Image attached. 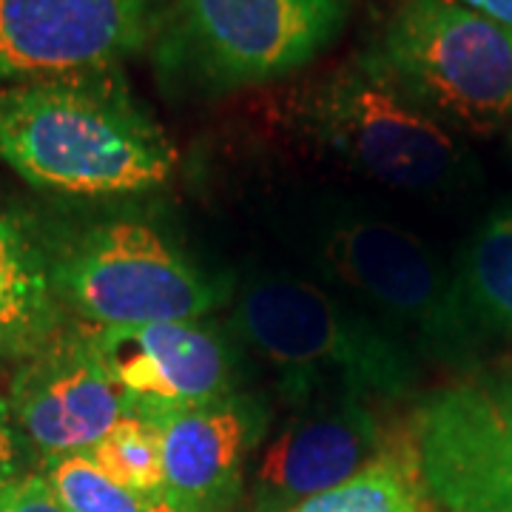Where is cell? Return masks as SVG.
I'll return each mask as SVG.
<instances>
[{
	"label": "cell",
	"mask_w": 512,
	"mask_h": 512,
	"mask_svg": "<svg viewBox=\"0 0 512 512\" xmlns=\"http://www.w3.org/2000/svg\"><path fill=\"white\" fill-rule=\"evenodd\" d=\"M0 160L26 183L77 194H137L171 180L177 148L120 69L0 86Z\"/></svg>",
	"instance_id": "1"
},
{
	"label": "cell",
	"mask_w": 512,
	"mask_h": 512,
	"mask_svg": "<svg viewBox=\"0 0 512 512\" xmlns=\"http://www.w3.org/2000/svg\"><path fill=\"white\" fill-rule=\"evenodd\" d=\"M288 234L330 291L416 356L450 367L476 362L484 339L464 308L458 276L402 222L328 197L293 211Z\"/></svg>",
	"instance_id": "2"
},
{
	"label": "cell",
	"mask_w": 512,
	"mask_h": 512,
	"mask_svg": "<svg viewBox=\"0 0 512 512\" xmlns=\"http://www.w3.org/2000/svg\"><path fill=\"white\" fill-rule=\"evenodd\" d=\"M239 345L274 367L293 402L359 396L399 402L419 384L416 353L322 282L285 271L248 276L234 299Z\"/></svg>",
	"instance_id": "3"
},
{
	"label": "cell",
	"mask_w": 512,
	"mask_h": 512,
	"mask_svg": "<svg viewBox=\"0 0 512 512\" xmlns=\"http://www.w3.org/2000/svg\"><path fill=\"white\" fill-rule=\"evenodd\" d=\"M348 12L350 0H171L151 55L174 92L231 94L305 69Z\"/></svg>",
	"instance_id": "4"
},
{
	"label": "cell",
	"mask_w": 512,
	"mask_h": 512,
	"mask_svg": "<svg viewBox=\"0 0 512 512\" xmlns=\"http://www.w3.org/2000/svg\"><path fill=\"white\" fill-rule=\"evenodd\" d=\"M305 123L348 168L393 191L439 197L473 174L456 131L404 92L370 52L313 86Z\"/></svg>",
	"instance_id": "5"
},
{
	"label": "cell",
	"mask_w": 512,
	"mask_h": 512,
	"mask_svg": "<svg viewBox=\"0 0 512 512\" xmlns=\"http://www.w3.org/2000/svg\"><path fill=\"white\" fill-rule=\"evenodd\" d=\"M370 55L444 126L512 123V29L464 3L399 0Z\"/></svg>",
	"instance_id": "6"
},
{
	"label": "cell",
	"mask_w": 512,
	"mask_h": 512,
	"mask_svg": "<svg viewBox=\"0 0 512 512\" xmlns=\"http://www.w3.org/2000/svg\"><path fill=\"white\" fill-rule=\"evenodd\" d=\"M63 308L92 328L197 322L228 302L231 285L140 220L94 225L52 256Z\"/></svg>",
	"instance_id": "7"
},
{
	"label": "cell",
	"mask_w": 512,
	"mask_h": 512,
	"mask_svg": "<svg viewBox=\"0 0 512 512\" xmlns=\"http://www.w3.org/2000/svg\"><path fill=\"white\" fill-rule=\"evenodd\" d=\"M416 470L447 512H512V376H470L419 407Z\"/></svg>",
	"instance_id": "8"
},
{
	"label": "cell",
	"mask_w": 512,
	"mask_h": 512,
	"mask_svg": "<svg viewBox=\"0 0 512 512\" xmlns=\"http://www.w3.org/2000/svg\"><path fill=\"white\" fill-rule=\"evenodd\" d=\"M171 0H0V86L120 69L151 49Z\"/></svg>",
	"instance_id": "9"
},
{
	"label": "cell",
	"mask_w": 512,
	"mask_h": 512,
	"mask_svg": "<svg viewBox=\"0 0 512 512\" xmlns=\"http://www.w3.org/2000/svg\"><path fill=\"white\" fill-rule=\"evenodd\" d=\"M89 330L134 419L157 424L237 390V350L202 319Z\"/></svg>",
	"instance_id": "10"
},
{
	"label": "cell",
	"mask_w": 512,
	"mask_h": 512,
	"mask_svg": "<svg viewBox=\"0 0 512 512\" xmlns=\"http://www.w3.org/2000/svg\"><path fill=\"white\" fill-rule=\"evenodd\" d=\"M6 402L23 439L46 458L89 453L128 416L92 330H60L46 348L20 362Z\"/></svg>",
	"instance_id": "11"
},
{
	"label": "cell",
	"mask_w": 512,
	"mask_h": 512,
	"mask_svg": "<svg viewBox=\"0 0 512 512\" xmlns=\"http://www.w3.org/2000/svg\"><path fill=\"white\" fill-rule=\"evenodd\" d=\"M268 441L256 461L251 512H291L313 495L339 487L384 456V430L359 396H319Z\"/></svg>",
	"instance_id": "12"
},
{
	"label": "cell",
	"mask_w": 512,
	"mask_h": 512,
	"mask_svg": "<svg viewBox=\"0 0 512 512\" xmlns=\"http://www.w3.org/2000/svg\"><path fill=\"white\" fill-rule=\"evenodd\" d=\"M163 450V498L183 512H231L245 490L248 458L268 430V407L228 393L154 424Z\"/></svg>",
	"instance_id": "13"
},
{
	"label": "cell",
	"mask_w": 512,
	"mask_h": 512,
	"mask_svg": "<svg viewBox=\"0 0 512 512\" xmlns=\"http://www.w3.org/2000/svg\"><path fill=\"white\" fill-rule=\"evenodd\" d=\"M52 256L18 214L0 208V367L26 362L63 328Z\"/></svg>",
	"instance_id": "14"
},
{
	"label": "cell",
	"mask_w": 512,
	"mask_h": 512,
	"mask_svg": "<svg viewBox=\"0 0 512 512\" xmlns=\"http://www.w3.org/2000/svg\"><path fill=\"white\" fill-rule=\"evenodd\" d=\"M456 276L481 339H512V211H498L478 225Z\"/></svg>",
	"instance_id": "15"
},
{
	"label": "cell",
	"mask_w": 512,
	"mask_h": 512,
	"mask_svg": "<svg viewBox=\"0 0 512 512\" xmlns=\"http://www.w3.org/2000/svg\"><path fill=\"white\" fill-rule=\"evenodd\" d=\"M421 478L413 464L384 453L339 487L313 495L291 512H421Z\"/></svg>",
	"instance_id": "16"
},
{
	"label": "cell",
	"mask_w": 512,
	"mask_h": 512,
	"mask_svg": "<svg viewBox=\"0 0 512 512\" xmlns=\"http://www.w3.org/2000/svg\"><path fill=\"white\" fill-rule=\"evenodd\" d=\"M89 456L117 484L146 498H163V450L154 424L126 416L94 444Z\"/></svg>",
	"instance_id": "17"
},
{
	"label": "cell",
	"mask_w": 512,
	"mask_h": 512,
	"mask_svg": "<svg viewBox=\"0 0 512 512\" xmlns=\"http://www.w3.org/2000/svg\"><path fill=\"white\" fill-rule=\"evenodd\" d=\"M43 476L66 512H151L154 498L117 484L89 453L46 458Z\"/></svg>",
	"instance_id": "18"
},
{
	"label": "cell",
	"mask_w": 512,
	"mask_h": 512,
	"mask_svg": "<svg viewBox=\"0 0 512 512\" xmlns=\"http://www.w3.org/2000/svg\"><path fill=\"white\" fill-rule=\"evenodd\" d=\"M0 512H66L43 473L0 484Z\"/></svg>",
	"instance_id": "19"
},
{
	"label": "cell",
	"mask_w": 512,
	"mask_h": 512,
	"mask_svg": "<svg viewBox=\"0 0 512 512\" xmlns=\"http://www.w3.org/2000/svg\"><path fill=\"white\" fill-rule=\"evenodd\" d=\"M23 456H26V439L12 419L9 402L0 399V484L26 476Z\"/></svg>",
	"instance_id": "20"
},
{
	"label": "cell",
	"mask_w": 512,
	"mask_h": 512,
	"mask_svg": "<svg viewBox=\"0 0 512 512\" xmlns=\"http://www.w3.org/2000/svg\"><path fill=\"white\" fill-rule=\"evenodd\" d=\"M456 3H464V6L476 9L481 15L493 18L495 23L512 29V0H456Z\"/></svg>",
	"instance_id": "21"
},
{
	"label": "cell",
	"mask_w": 512,
	"mask_h": 512,
	"mask_svg": "<svg viewBox=\"0 0 512 512\" xmlns=\"http://www.w3.org/2000/svg\"><path fill=\"white\" fill-rule=\"evenodd\" d=\"M151 512H183V510H177V507H171L165 498H154V504H151Z\"/></svg>",
	"instance_id": "22"
}]
</instances>
